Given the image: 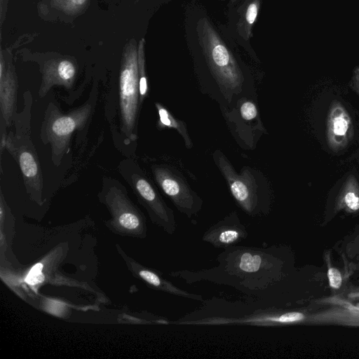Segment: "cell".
I'll use <instances>...</instances> for the list:
<instances>
[{
  "label": "cell",
  "instance_id": "cell-25",
  "mask_svg": "<svg viewBox=\"0 0 359 359\" xmlns=\"http://www.w3.org/2000/svg\"><path fill=\"white\" fill-rule=\"evenodd\" d=\"M231 3H235L238 0H229Z\"/></svg>",
  "mask_w": 359,
  "mask_h": 359
},
{
  "label": "cell",
  "instance_id": "cell-2",
  "mask_svg": "<svg viewBox=\"0 0 359 359\" xmlns=\"http://www.w3.org/2000/svg\"><path fill=\"white\" fill-rule=\"evenodd\" d=\"M196 31L203 54L218 82L232 90L240 87L243 80L241 70L209 20L201 18Z\"/></svg>",
  "mask_w": 359,
  "mask_h": 359
},
{
  "label": "cell",
  "instance_id": "cell-10",
  "mask_svg": "<svg viewBox=\"0 0 359 359\" xmlns=\"http://www.w3.org/2000/svg\"><path fill=\"white\" fill-rule=\"evenodd\" d=\"M351 132V118L340 104L332 107L327 118V140L334 149L344 147Z\"/></svg>",
  "mask_w": 359,
  "mask_h": 359
},
{
  "label": "cell",
  "instance_id": "cell-1",
  "mask_svg": "<svg viewBox=\"0 0 359 359\" xmlns=\"http://www.w3.org/2000/svg\"><path fill=\"white\" fill-rule=\"evenodd\" d=\"M212 268L174 271L170 276L186 283L210 282L231 287L244 294V301L262 306L269 299L279 278L275 247L232 245L223 249Z\"/></svg>",
  "mask_w": 359,
  "mask_h": 359
},
{
  "label": "cell",
  "instance_id": "cell-12",
  "mask_svg": "<svg viewBox=\"0 0 359 359\" xmlns=\"http://www.w3.org/2000/svg\"><path fill=\"white\" fill-rule=\"evenodd\" d=\"M17 91V79L10 61L6 71L0 75V104L3 117L7 123L13 114Z\"/></svg>",
  "mask_w": 359,
  "mask_h": 359
},
{
  "label": "cell",
  "instance_id": "cell-24",
  "mask_svg": "<svg viewBox=\"0 0 359 359\" xmlns=\"http://www.w3.org/2000/svg\"><path fill=\"white\" fill-rule=\"evenodd\" d=\"M353 79L355 86L359 90V67L355 68Z\"/></svg>",
  "mask_w": 359,
  "mask_h": 359
},
{
  "label": "cell",
  "instance_id": "cell-6",
  "mask_svg": "<svg viewBox=\"0 0 359 359\" xmlns=\"http://www.w3.org/2000/svg\"><path fill=\"white\" fill-rule=\"evenodd\" d=\"M248 236L245 226L236 212H233L210 226L203 234L202 241L217 248L235 245Z\"/></svg>",
  "mask_w": 359,
  "mask_h": 359
},
{
  "label": "cell",
  "instance_id": "cell-18",
  "mask_svg": "<svg viewBox=\"0 0 359 359\" xmlns=\"http://www.w3.org/2000/svg\"><path fill=\"white\" fill-rule=\"evenodd\" d=\"M145 40L142 38L137 46V60L139 71V93L141 100L144 99L147 93V80L145 71Z\"/></svg>",
  "mask_w": 359,
  "mask_h": 359
},
{
  "label": "cell",
  "instance_id": "cell-21",
  "mask_svg": "<svg viewBox=\"0 0 359 359\" xmlns=\"http://www.w3.org/2000/svg\"><path fill=\"white\" fill-rule=\"evenodd\" d=\"M240 111L242 117L247 121L255 118L257 114L255 105L250 101L245 102L242 104Z\"/></svg>",
  "mask_w": 359,
  "mask_h": 359
},
{
  "label": "cell",
  "instance_id": "cell-17",
  "mask_svg": "<svg viewBox=\"0 0 359 359\" xmlns=\"http://www.w3.org/2000/svg\"><path fill=\"white\" fill-rule=\"evenodd\" d=\"M50 6L63 13L74 15L83 12L89 0H50Z\"/></svg>",
  "mask_w": 359,
  "mask_h": 359
},
{
  "label": "cell",
  "instance_id": "cell-8",
  "mask_svg": "<svg viewBox=\"0 0 359 359\" xmlns=\"http://www.w3.org/2000/svg\"><path fill=\"white\" fill-rule=\"evenodd\" d=\"M135 184L137 191L149 208L152 222L168 234L172 235L177 229L173 211L166 205L145 179L137 177Z\"/></svg>",
  "mask_w": 359,
  "mask_h": 359
},
{
  "label": "cell",
  "instance_id": "cell-11",
  "mask_svg": "<svg viewBox=\"0 0 359 359\" xmlns=\"http://www.w3.org/2000/svg\"><path fill=\"white\" fill-rule=\"evenodd\" d=\"M136 273L142 280L156 290L186 299L201 302L204 301L202 295L181 289L155 271L138 266Z\"/></svg>",
  "mask_w": 359,
  "mask_h": 359
},
{
  "label": "cell",
  "instance_id": "cell-22",
  "mask_svg": "<svg viewBox=\"0 0 359 359\" xmlns=\"http://www.w3.org/2000/svg\"><path fill=\"white\" fill-rule=\"evenodd\" d=\"M327 276L330 281V285L332 287L338 289L341 285V276L339 271L334 268L328 270Z\"/></svg>",
  "mask_w": 359,
  "mask_h": 359
},
{
  "label": "cell",
  "instance_id": "cell-9",
  "mask_svg": "<svg viewBox=\"0 0 359 359\" xmlns=\"http://www.w3.org/2000/svg\"><path fill=\"white\" fill-rule=\"evenodd\" d=\"M75 65L66 58L53 59L44 64L41 93L46 94L53 85L71 87L76 76Z\"/></svg>",
  "mask_w": 359,
  "mask_h": 359
},
{
  "label": "cell",
  "instance_id": "cell-19",
  "mask_svg": "<svg viewBox=\"0 0 359 359\" xmlns=\"http://www.w3.org/2000/svg\"><path fill=\"white\" fill-rule=\"evenodd\" d=\"M344 190V201L345 204L351 210H357L359 209V196L358 191V183L353 177L348 178L346 183Z\"/></svg>",
  "mask_w": 359,
  "mask_h": 359
},
{
  "label": "cell",
  "instance_id": "cell-23",
  "mask_svg": "<svg viewBox=\"0 0 359 359\" xmlns=\"http://www.w3.org/2000/svg\"><path fill=\"white\" fill-rule=\"evenodd\" d=\"M7 0H0V6H1V25L3 24L6 9H7Z\"/></svg>",
  "mask_w": 359,
  "mask_h": 359
},
{
  "label": "cell",
  "instance_id": "cell-16",
  "mask_svg": "<svg viewBox=\"0 0 359 359\" xmlns=\"http://www.w3.org/2000/svg\"><path fill=\"white\" fill-rule=\"evenodd\" d=\"M19 163L23 175L29 181L39 180V168L34 156L28 151L21 152Z\"/></svg>",
  "mask_w": 359,
  "mask_h": 359
},
{
  "label": "cell",
  "instance_id": "cell-15",
  "mask_svg": "<svg viewBox=\"0 0 359 359\" xmlns=\"http://www.w3.org/2000/svg\"><path fill=\"white\" fill-rule=\"evenodd\" d=\"M159 115V122L161 126L176 129L184 137L187 147H191V142L184 123L175 119L163 107L156 104Z\"/></svg>",
  "mask_w": 359,
  "mask_h": 359
},
{
  "label": "cell",
  "instance_id": "cell-14",
  "mask_svg": "<svg viewBox=\"0 0 359 359\" xmlns=\"http://www.w3.org/2000/svg\"><path fill=\"white\" fill-rule=\"evenodd\" d=\"M118 225L126 229L137 231L139 235L144 236L146 226L142 217L135 210L123 209L117 216Z\"/></svg>",
  "mask_w": 359,
  "mask_h": 359
},
{
  "label": "cell",
  "instance_id": "cell-4",
  "mask_svg": "<svg viewBox=\"0 0 359 359\" xmlns=\"http://www.w3.org/2000/svg\"><path fill=\"white\" fill-rule=\"evenodd\" d=\"M218 165L228 182L232 196L245 213L252 217L269 213V199L260 195L252 176L248 171L238 175L222 156L218 157Z\"/></svg>",
  "mask_w": 359,
  "mask_h": 359
},
{
  "label": "cell",
  "instance_id": "cell-20",
  "mask_svg": "<svg viewBox=\"0 0 359 359\" xmlns=\"http://www.w3.org/2000/svg\"><path fill=\"white\" fill-rule=\"evenodd\" d=\"M43 265L41 263L35 264L26 276L25 281L30 285H37L44 280V275L42 273Z\"/></svg>",
  "mask_w": 359,
  "mask_h": 359
},
{
  "label": "cell",
  "instance_id": "cell-3",
  "mask_svg": "<svg viewBox=\"0 0 359 359\" xmlns=\"http://www.w3.org/2000/svg\"><path fill=\"white\" fill-rule=\"evenodd\" d=\"M137 46L134 39L124 46L119 76V97L123 130L132 135L135 124L139 93Z\"/></svg>",
  "mask_w": 359,
  "mask_h": 359
},
{
  "label": "cell",
  "instance_id": "cell-7",
  "mask_svg": "<svg viewBox=\"0 0 359 359\" xmlns=\"http://www.w3.org/2000/svg\"><path fill=\"white\" fill-rule=\"evenodd\" d=\"M90 111L86 105L68 115H54L48 121L46 133L53 150L61 151L67 147L72 133L84 124Z\"/></svg>",
  "mask_w": 359,
  "mask_h": 359
},
{
  "label": "cell",
  "instance_id": "cell-5",
  "mask_svg": "<svg viewBox=\"0 0 359 359\" xmlns=\"http://www.w3.org/2000/svg\"><path fill=\"white\" fill-rule=\"evenodd\" d=\"M154 175L163 192L180 212L189 218L197 215L201 208L202 201L181 178L164 168H156Z\"/></svg>",
  "mask_w": 359,
  "mask_h": 359
},
{
  "label": "cell",
  "instance_id": "cell-13",
  "mask_svg": "<svg viewBox=\"0 0 359 359\" xmlns=\"http://www.w3.org/2000/svg\"><path fill=\"white\" fill-rule=\"evenodd\" d=\"M262 0H246L239 9V19L237 29L239 34L248 40L252 35V28L257 20Z\"/></svg>",
  "mask_w": 359,
  "mask_h": 359
}]
</instances>
